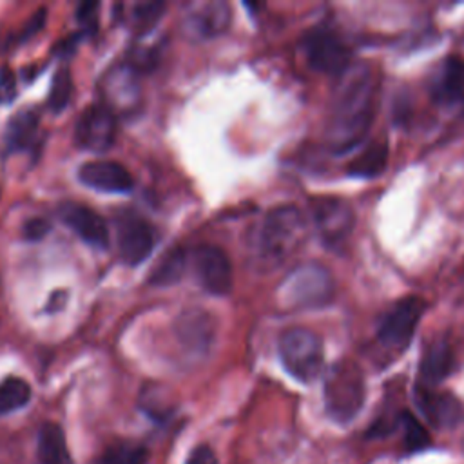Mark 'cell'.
Returning <instances> with one entry per match:
<instances>
[{
  "label": "cell",
  "instance_id": "7",
  "mask_svg": "<svg viewBox=\"0 0 464 464\" xmlns=\"http://www.w3.org/2000/svg\"><path fill=\"white\" fill-rule=\"evenodd\" d=\"M308 65L323 74L339 78L352 65V49L346 40L332 27L317 25L301 42Z\"/></svg>",
  "mask_w": 464,
  "mask_h": 464
},
{
  "label": "cell",
  "instance_id": "18",
  "mask_svg": "<svg viewBox=\"0 0 464 464\" xmlns=\"http://www.w3.org/2000/svg\"><path fill=\"white\" fill-rule=\"evenodd\" d=\"M105 105L114 112L116 111H130L138 103V80L136 71L132 67H118L109 71L105 82Z\"/></svg>",
  "mask_w": 464,
  "mask_h": 464
},
{
  "label": "cell",
  "instance_id": "10",
  "mask_svg": "<svg viewBox=\"0 0 464 464\" xmlns=\"http://www.w3.org/2000/svg\"><path fill=\"white\" fill-rule=\"evenodd\" d=\"M116 245L120 257L127 265L136 266L154 250L156 230L138 214H121L116 218Z\"/></svg>",
  "mask_w": 464,
  "mask_h": 464
},
{
  "label": "cell",
  "instance_id": "4",
  "mask_svg": "<svg viewBox=\"0 0 464 464\" xmlns=\"http://www.w3.org/2000/svg\"><path fill=\"white\" fill-rule=\"evenodd\" d=\"M277 352L283 368L299 382H312L323 372V341L315 332L308 328H286L277 339Z\"/></svg>",
  "mask_w": 464,
  "mask_h": 464
},
{
  "label": "cell",
  "instance_id": "19",
  "mask_svg": "<svg viewBox=\"0 0 464 464\" xmlns=\"http://www.w3.org/2000/svg\"><path fill=\"white\" fill-rule=\"evenodd\" d=\"M36 455L40 464H74L65 435L56 422H44L38 431Z\"/></svg>",
  "mask_w": 464,
  "mask_h": 464
},
{
  "label": "cell",
  "instance_id": "26",
  "mask_svg": "<svg viewBox=\"0 0 464 464\" xmlns=\"http://www.w3.org/2000/svg\"><path fill=\"white\" fill-rule=\"evenodd\" d=\"M163 9H165L163 2H140V4H134L132 9H130L132 25L138 27V29L154 27V24L160 20Z\"/></svg>",
  "mask_w": 464,
  "mask_h": 464
},
{
  "label": "cell",
  "instance_id": "17",
  "mask_svg": "<svg viewBox=\"0 0 464 464\" xmlns=\"http://www.w3.org/2000/svg\"><path fill=\"white\" fill-rule=\"evenodd\" d=\"M415 401L419 404V410L422 415L439 428H450L457 424L462 417V406L460 402L442 392H435L433 388H422L417 386L415 390Z\"/></svg>",
  "mask_w": 464,
  "mask_h": 464
},
{
  "label": "cell",
  "instance_id": "27",
  "mask_svg": "<svg viewBox=\"0 0 464 464\" xmlns=\"http://www.w3.org/2000/svg\"><path fill=\"white\" fill-rule=\"evenodd\" d=\"M402 426H404V437H406V446L408 450H422L428 444V433L424 428L419 424L415 417L410 413L402 415Z\"/></svg>",
  "mask_w": 464,
  "mask_h": 464
},
{
  "label": "cell",
  "instance_id": "30",
  "mask_svg": "<svg viewBox=\"0 0 464 464\" xmlns=\"http://www.w3.org/2000/svg\"><path fill=\"white\" fill-rule=\"evenodd\" d=\"M98 4L94 2H87V4H82L78 7V13H76V18L78 22L82 24V27H85L87 31H96V20H98Z\"/></svg>",
  "mask_w": 464,
  "mask_h": 464
},
{
  "label": "cell",
  "instance_id": "3",
  "mask_svg": "<svg viewBox=\"0 0 464 464\" xmlns=\"http://www.w3.org/2000/svg\"><path fill=\"white\" fill-rule=\"evenodd\" d=\"M366 399L362 370L353 361H337L324 379V406L328 415L339 422H352Z\"/></svg>",
  "mask_w": 464,
  "mask_h": 464
},
{
  "label": "cell",
  "instance_id": "11",
  "mask_svg": "<svg viewBox=\"0 0 464 464\" xmlns=\"http://www.w3.org/2000/svg\"><path fill=\"white\" fill-rule=\"evenodd\" d=\"M194 272L199 285L212 295H227L232 288V265L228 256L214 245H201L192 252Z\"/></svg>",
  "mask_w": 464,
  "mask_h": 464
},
{
  "label": "cell",
  "instance_id": "5",
  "mask_svg": "<svg viewBox=\"0 0 464 464\" xmlns=\"http://www.w3.org/2000/svg\"><path fill=\"white\" fill-rule=\"evenodd\" d=\"M277 290L279 301L288 308H321L332 301L334 279L323 265L304 263L288 272Z\"/></svg>",
  "mask_w": 464,
  "mask_h": 464
},
{
  "label": "cell",
  "instance_id": "21",
  "mask_svg": "<svg viewBox=\"0 0 464 464\" xmlns=\"http://www.w3.org/2000/svg\"><path fill=\"white\" fill-rule=\"evenodd\" d=\"M40 116L34 109L27 107L13 114L5 127V147L7 150H24L36 140Z\"/></svg>",
  "mask_w": 464,
  "mask_h": 464
},
{
  "label": "cell",
  "instance_id": "20",
  "mask_svg": "<svg viewBox=\"0 0 464 464\" xmlns=\"http://www.w3.org/2000/svg\"><path fill=\"white\" fill-rule=\"evenodd\" d=\"M388 165V145L384 140L370 141L361 152L348 163L346 172L352 178L372 179L384 172Z\"/></svg>",
  "mask_w": 464,
  "mask_h": 464
},
{
  "label": "cell",
  "instance_id": "23",
  "mask_svg": "<svg viewBox=\"0 0 464 464\" xmlns=\"http://www.w3.org/2000/svg\"><path fill=\"white\" fill-rule=\"evenodd\" d=\"M31 399V386L20 377H7L0 382V417L24 408Z\"/></svg>",
  "mask_w": 464,
  "mask_h": 464
},
{
  "label": "cell",
  "instance_id": "22",
  "mask_svg": "<svg viewBox=\"0 0 464 464\" xmlns=\"http://www.w3.org/2000/svg\"><path fill=\"white\" fill-rule=\"evenodd\" d=\"M188 257L187 252L181 248L170 250L160 263L158 266L152 270L150 274V283L156 286H169L174 285L176 281H179L185 274Z\"/></svg>",
  "mask_w": 464,
  "mask_h": 464
},
{
  "label": "cell",
  "instance_id": "9",
  "mask_svg": "<svg viewBox=\"0 0 464 464\" xmlns=\"http://www.w3.org/2000/svg\"><path fill=\"white\" fill-rule=\"evenodd\" d=\"M116 140V116L105 103L82 111L74 125V143L91 152H105Z\"/></svg>",
  "mask_w": 464,
  "mask_h": 464
},
{
  "label": "cell",
  "instance_id": "31",
  "mask_svg": "<svg viewBox=\"0 0 464 464\" xmlns=\"http://www.w3.org/2000/svg\"><path fill=\"white\" fill-rule=\"evenodd\" d=\"M185 464H218V457L208 444H199L188 453Z\"/></svg>",
  "mask_w": 464,
  "mask_h": 464
},
{
  "label": "cell",
  "instance_id": "28",
  "mask_svg": "<svg viewBox=\"0 0 464 464\" xmlns=\"http://www.w3.org/2000/svg\"><path fill=\"white\" fill-rule=\"evenodd\" d=\"M51 225L47 219L44 218H31L24 223L22 227V236L25 239H31V241H36V239H42L47 232H49Z\"/></svg>",
  "mask_w": 464,
  "mask_h": 464
},
{
  "label": "cell",
  "instance_id": "16",
  "mask_svg": "<svg viewBox=\"0 0 464 464\" xmlns=\"http://www.w3.org/2000/svg\"><path fill=\"white\" fill-rule=\"evenodd\" d=\"M430 94L439 105H455L464 100V63L448 56L433 72L430 82Z\"/></svg>",
  "mask_w": 464,
  "mask_h": 464
},
{
  "label": "cell",
  "instance_id": "8",
  "mask_svg": "<svg viewBox=\"0 0 464 464\" xmlns=\"http://www.w3.org/2000/svg\"><path fill=\"white\" fill-rule=\"evenodd\" d=\"M314 225L328 248L341 246L352 234L355 227L353 207L335 196L315 198L312 203Z\"/></svg>",
  "mask_w": 464,
  "mask_h": 464
},
{
  "label": "cell",
  "instance_id": "1",
  "mask_svg": "<svg viewBox=\"0 0 464 464\" xmlns=\"http://www.w3.org/2000/svg\"><path fill=\"white\" fill-rule=\"evenodd\" d=\"M377 78L368 65L352 63L339 78L324 129L330 152L346 154L361 145L373 123Z\"/></svg>",
  "mask_w": 464,
  "mask_h": 464
},
{
  "label": "cell",
  "instance_id": "15",
  "mask_svg": "<svg viewBox=\"0 0 464 464\" xmlns=\"http://www.w3.org/2000/svg\"><path fill=\"white\" fill-rule=\"evenodd\" d=\"M230 16L227 2H205L192 5L185 16V27L196 38H214L228 29Z\"/></svg>",
  "mask_w": 464,
  "mask_h": 464
},
{
  "label": "cell",
  "instance_id": "13",
  "mask_svg": "<svg viewBox=\"0 0 464 464\" xmlns=\"http://www.w3.org/2000/svg\"><path fill=\"white\" fill-rule=\"evenodd\" d=\"M60 219L87 245L105 250L109 246V227L105 219L87 205L63 203L58 208Z\"/></svg>",
  "mask_w": 464,
  "mask_h": 464
},
{
  "label": "cell",
  "instance_id": "25",
  "mask_svg": "<svg viewBox=\"0 0 464 464\" xmlns=\"http://www.w3.org/2000/svg\"><path fill=\"white\" fill-rule=\"evenodd\" d=\"M72 94V78L67 67H60L51 82V91H49V109L53 112H60L69 105Z\"/></svg>",
  "mask_w": 464,
  "mask_h": 464
},
{
  "label": "cell",
  "instance_id": "6",
  "mask_svg": "<svg viewBox=\"0 0 464 464\" xmlns=\"http://www.w3.org/2000/svg\"><path fill=\"white\" fill-rule=\"evenodd\" d=\"M424 301L417 295H406L395 301L377 326L379 346L392 353V357L406 352L424 314Z\"/></svg>",
  "mask_w": 464,
  "mask_h": 464
},
{
  "label": "cell",
  "instance_id": "12",
  "mask_svg": "<svg viewBox=\"0 0 464 464\" xmlns=\"http://www.w3.org/2000/svg\"><path fill=\"white\" fill-rule=\"evenodd\" d=\"M78 179L94 190L109 194L130 192L134 187V178L127 167L112 160H92L83 163L78 169Z\"/></svg>",
  "mask_w": 464,
  "mask_h": 464
},
{
  "label": "cell",
  "instance_id": "24",
  "mask_svg": "<svg viewBox=\"0 0 464 464\" xmlns=\"http://www.w3.org/2000/svg\"><path fill=\"white\" fill-rule=\"evenodd\" d=\"M91 464H147V450L132 442H118L103 450Z\"/></svg>",
  "mask_w": 464,
  "mask_h": 464
},
{
  "label": "cell",
  "instance_id": "14",
  "mask_svg": "<svg viewBox=\"0 0 464 464\" xmlns=\"http://www.w3.org/2000/svg\"><path fill=\"white\" fill-rule=\"evenodd\" d=\"M455 368V353L446 339H433L426 344L419 361V384L422 388H435Z\"/></svg>",
  "mask_w": 464,
  "mask_h": 464
},
{
  "label": "cell",
  "instance_id": "29",
  "mask_svg": "<svg viewBox=\"0 0 464 464\" xmlns=\"http://www.w3.org/2000/svg\"><path fill=\"white\" fill-rule=\"evenodd\" d=\"M16 94V80L9 67H0V103L11 102Z\"/></svg>",
  "mask_w": 464,
  "mask_h": 464
},
{
  "label": "cell",
  "instance_id": "2",
  "mask_svg": "<svg viewBox=\"0 0 464 464\" xmlns=\"http://www.w3.org/2000/svg\"><path fill=\"white\" fill-rule=\"evenodd\" d=\"M306 219L294 205H279L270 208L256 234L257 259L268 266H279L294 256L306 239Z\"/></svg>",
  "mask_w": 464,
  "mask_h": 464
}]
</instances>
